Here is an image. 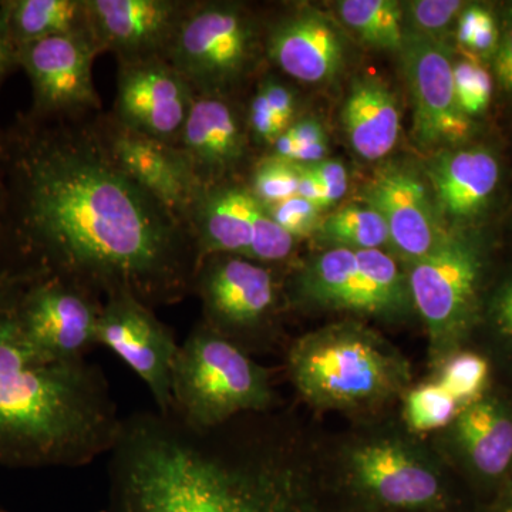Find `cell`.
<instances>
[{
  "label": "cell",
  "instance_id": "obj_14",
  "mask_svg": "<svg viewBox=\"0 0 512 512\" xmlns=\"http://www.w3.org/2000/svg\"><path fill=\"white\" fill-rule=\"evenodd\" d=\"M96 340L146 383L158 412L173 410V367L180 345L154 309L127 293L109 296L101 308Z\"/></svg>",
  "mask_w": 512,
  "mask_h": 512
},
{
  "label": "cell",
  "instance_id": "obj_34",
  "mask_svg": "<svg viewBox=\"0 0 512 512\" xmlns=\"http://www.w3.org/2000/svg\"><path fill=\"white\" fill-rule=\"evenodd\" d=\"M265 208L269 217L298 241L316 235L325 218L323 215L325 210L322 207L299 195Z\"/></svg>",
  "mask_w": 512,
  "mask_h": 512
},
{
  "label": "cell",
  "instance_id": "obj_9",
  "mask_svg": "<svg viewBox=\"0 0 512 512\" xmlns=\"http://www.w3.org/2000/svg\"><path fill=\"white\" fill-rule=\"evenodd\" d=\"M8 279L13 316L30 348L53 362L86 359L97 345L103 299L37 269H10Z\"/></svg>",
  "mask_w": 512,
  "mask_h": 512
},
{
  "label": "cell",
  "instance_id": "obj_2",
  "mask_svg": "<svg viewBox=\"0 0 512 512\" xmlns=\"http://www.w3.org/2000/svg\"><path fill=\"white\" fill-rule=\"evenodd\" d=\"M107 512L322 510L315 467L281 416L244 414L197 430L156 409L121 419Z\"/></svg>",
  "mask_w": 512,
  "mask_h": 512
},
{
  "label": "cell",
  "instance_id": "obj_10",
  "mask_svg": "<svg viewBox=\"0 0 512 512\" xmlns=\"http://www.w3.org/2000/svg\"><path fill=\"white\" fill-rule=\"evenodd\" d=\"M202 322L248 353L274 342L281 285L274 266L235 255L201 259L192 282Z\"/></svg>",
  "mask_w": 512,
  "mask_h": 512
},
{
  "label": "cell",
  "instance_id": "obj_13",
  "mask_svg": "<svg viewBox=\"0 0 512 512\" xmlns=\"http://www.w3.org/2000/svg\"><path fill=\"white\" fill-rule=\"evenodd\" d=\"M100 53L92 30L19 47V66L32 84L37 119L82 120L103 113L93 82V63Z\"/></svg>",
  "mask_w": 512,
  "mask_h": 512
},
{
  "label": "cell",
  "instance_id": "obj_1",
  "mask_svg": "<svg viewBox=\"0 0 512 512\" xmlns=\"http://www.w3.org/2000/svg\"><path fill=\"white\" fill-rule=\"evenodd\" d=\"M96 116L37 119L8 156L12 262L63 276L100 299L127 293L151 309L192 293L190 228L124 173Z\"/></svg>",
  "mask_w": 512,
  "mask_h": 512
},
{
  "label": "cell",
  "instance_id": "obj_11",
  "mask_svg": "<svg viewBox=\"0 0 512 512\" xmlns=\"http://www.w3.org/2000/svg\"><path fill=\"white\" fill-rule=\"evenodd\" d=\"M406 266L414 312L426 326L436 369L461 349L476 322L483 261L470 241L453 234L434 254Z\"/></svg>",
  "mask_w": 512,
  "mask_h": 512
},
{
  "label": "cell",
  "instance_id": "obj_3",
  "mask_svg": "<svg viewBox=\"0 0 512 512\" xmlns=\"http://www.w3.org/2000/svg\"><path fill=\"white\" fill-rule=\"evenodd\" d=\"M109 383L86 359L53 362L23 339L0 274V466L82 467L116 443Z\"/></svg>",
  "mask_w": 512,
  "mask_h": 512
},
{
  "label": "cell",
  "instance_id": "obj_19",
  "mask_svg": "<svg viewBox=\"0 0 512 512\" xmlns=\"http://www.w3.org/2000/svg\"><path fill=\"white\" fill-rule=\"evenodd\" d=\"M251 136L229 96L195 94L190 114L174 147L198 187L229 183L247 160Z\"/></svg>",
  "mask_w": 512,
  "mask_h": 512
},
{
  "label": "cell",
  "instance_id": "obj_41",
  "mask_svg": "<svg viewBox=\"0 0 512 512\" xmlns=\"http://www.w3.org/2000/svg\"><path fill=\"white\" fill-rule=\"evenodd\" d=\"M3 212H5V192L0 187V274L9 266L8 256L5 255L6 224H3Z\"/></svg>",
  "mask_w": 512,
  "mask_h": 512
},
{
  "label": "cell",
  "instance_id": "obj_39",
  "mask_svg": "<svg viewBox=\"0 0 512 512\" xmlns=\"http://www.w3.org/2000/svg\"><path fill=\"white\" fill-rule=\"evenodd\" d=\"M494 72L498 84L512 93V13L505 23L503 36L498 40L494 55Z\"/></svg>",
  "mask_w": 512,
  "mask_h": 512
},
{
  "label": "cell",
  "instance_id": "obj_27",
  "mask_svg": "<svg viewBox=\"0 0 512 512\" xmlns=\"http://www.w3.org/2000/svg\"><path fill=\"white\" fill-rule=\"evenodd\" d=\"M332 248L370 251L389 248V229L382 215L367 204H350L326 215L316 232Z\"/></svg>",
  "mask_w": 512,
  "mask_h": 512
},
{
  "label": "cell",
  "instance_id": "obj_15",
  "mask_svg": "<svg viewBox=\"0 0 512 512\" xmlns=\"http://www.w3.org/2000/svg\"><path fill=\"white\" fill-rule=\"evenodd\" d=\"M404 79L412 94L414 137L423 148L458 143L470 136L471 120L458 106L453 57L440 39L404 28Z\"/></svg>",
  "mask_w": 512,
  "mask_h": 512
},
{
  "label": "cell",
  "instance_id": "obj_5",
  "mask_svg": "<svg viewBox=\"0 0 512 512\" xmlns=\"http://www.w3.org/2000/svg\"><path fill=\"white\" fill-rule=\"evenodd\" d=\"M409 430H367L339 453L340 490L360 512H446L450 485L441 460Z\"/></svg>",
  "mask_w": 512,
  "mask_h": 512
},
{
  "label": "cell",
  "instance_id": "obj_42",
  "mask_svg": "<svg viewBox=\"0 0 512 512\" xmlns=\"http://www.w3.org/2000/svg\"><path fill=\"white\" fill-rule=\"evenodd\" d=\"M498 512H512V478L508 481V487L505 490L500 507H498Z\"/></svg>",
  "mask_w": 512,
  "mask_h": 512
},
{
  "label": "cell",
  "instance_id": "obj_37",
  "mask_svg": "<svg viewBox=\"0 0 512 512\" xmlns=\"http://www.w3.org/2000/svg\"><path fill=\"white\" fill-rule=\"evenodd\" d=\"M299 165L328 188L330 197L335 204L342 200L343 195L348 191V171L340 161L326 158L318 163Z\"/></svg>",
  "mask_w": 512,
  "mask_h": 512
},
{
  "label": "cell",
  "instance_id": "obj_16",
  "mask_svg": "<svg viewBox=\"0 0 512 512\" xmlns=\"http://www.w3.org/2000/svg\"><path fill=\"white\" fill-rule=\"evenodd\" d=\"M191 84L164 59L119 64L111 119L121 127L174 146L194 103Z\"/></svg>",
  "mask_w": 512,
  "mask_h": 512
},
{
  "label": "cell",
  "instance_id": "obj_12",
  "mask_svg": "<svg viewBox=\"0 0 512 512\" xmlns=\"http://www.w3.org/2000/svg\"><path fill=\"white\" fill-rule=\"evenodd\" d=\"M187 222L200 261L224 254L275 266L288 261L298 244L269 217L248 185L235 181L201 188Z\"/></svg>",
  "mask_w": 512,
  "mask_h": 512
},
{
  "label": "cell",
  "instance_id": "obj_7",
  "mask_svg": "<svg viewBox=\"0 0 512 512\" xmlns=\"http://www.w3.org/2000/svg\"><path fill=\"white\" fill-rule=\"evenodd\" d=\"M261 45L258 23L244 6L192 0L167 62L191 84L195 94L229 96L254 69Z\"/></svg>",
  "mask_w": 512,
  "mask_h": 512
},
{
  "label": "cell",
  "instance_id": "obj_40",
  "mask_svg": "<svg viewBox=\"0 0 512 512\" xmlns=\"http://www.w3.org/2000/svg\"><path fill=\"white\" fill-rule=\"evenodd\" d=\"M16 66H19L18 46L10 36L5 16L0 9V86Z\"/></svg>",
  "mask_w": 512,
  "mask_h": 512
},
{
  "label": "cell",
  "instance_id": "obj_21",
  "mask_svg": "<svg viewBox=\"0 0 512 512\" xmlns=\"http://www.w3.org/2000/svg\"><path fill=\"white\" fill-rule=\"evenodd\" d=\"M447 450L474 480L503 484L512 478V407L494 396L463 406L446 427Z\"/></svg>",
  "mask_w": 512,
  "mask_h": 512
},
{
  "label": "cell",
  "instance_id": "obj_33",
  "mask_svg": "<svg viewBox=\"0 0 512 512\" xmlns=\"http://www.w3.org/2000/svg\"><path fill=\"white\" fill-rule=\"evenodd\" d=\"M457 19V40L461 46L477 55H495L500 35L490 10L480 5L464 6Z\"/></svg>",
  "mask_w": 512,
  "mask_h": 512
},
{
  "label": "cell",
  "instance_id": "obj_35",
  "mask_svg": "<svg viewBox=\"0 0 512 512\" xmlns=\"http://www.w3.org/2000/svg\"><path fill=\"white\" fill-rule=\"evenodd\" d=\"M464 2L458 0H416L403 6L404 18L410 20V29L439 39L458 13Z\"/></svg>",
  "mask_w": 512,
  "mask_h": 512
},
{
  "label": "cell",
  "instance_id": "obj_8",
  "mask_svg": "<svg viewBox=\"0 0 512 512\" xmlns=\"http://www.w3.org/2000/svg\"><path fill=\"white\" fill-rule=\"evenodd\" d=\"M292 301L386 320L414 312L406 269L383 249L330 248L299 269Z\"/></svg>",
  "mask_w": 512,
  "mask_h": 512
},
{
  "label": "cell",
  "instance_id": "obj_23",
  "mask_svg": "<svg viewBox=\"0 0 512 512\" xmlns=\"http://www.w3.org/2000/svg\"><path fill=\"white\" fill-rule=\"evenodd\" d=\"M440 214L467 220L483 210L500 180V164L481 147L444 151L427 165Z\"/></svg>",
  "mask_w": 512,
  "mask_h": 512
},
{
  "label": "cell",
  "instance_id": "obj_26",
  "mask_svg": "<svg viewBox=\"0 0 512 512\" xmlns=\"http://www.w3.org/2000/svg\"><path fill=\"white\" fill-rule=\"evenodd\" d=\"M340 19L363 42L377 49L400 52L404 39L403 6L394 0H343Z\"/></svg>",
  "mask_w": 512,
  "mask_h": 512
},
{
  "label": "cell",
  "instance_id": "obj_29",
  "mask_svg": "<svg viewBox=\"0 0 512 512\" xmlns=\"http://www.w3.org/2000/svg\"><path fill=\"white\" fill-rule=\"evenodd\" d=\"M437 369V379L461 407L484 396L490 365L477 353L458 350L444 359Z\"/></svg>",
  "mask_w": 512,
  "mask_h": 512
},
{
  "label": "cell",
  "instance_id": "obj_20",
  "mask_svg": "<svg viewBox=\"0 0 512 512\" xmlns=\"http://www.w3.org/2000/svg\"><path fill=\"white\" fill-rule=\"evenodd\" d=\"M94 121L124 173L188 225V212L200 187L180 151L171 144L121 127L109 113L97 114Z\"/></svg>",
  "mask_w": 512,
  "mask_h": 512
},
{
  "label": "cell",
  "instance_id": "obj_22",
  "mask_svg": "<svg viewBox=\"0 0 512 512\" xmlns=\"http://www.w3.org/2000/svg\"><path fill=\"white\" fill-rule=\"evenodd\" d=\"M265 55L293 80L323 84L332 82L345 66L346 46L330 20L313 10H302L268 26Z\"/></svg>",
  "mask_w": 512,
  "mask_h": 512
},
{
  "label": "cell",
  "instance_id": "obj_18",
  "mask_svg": "<svg viewBox=\"0 0 512 512\" xmlns=\"http://www.w3.org/2000/svg\"><path fill=\"white\" fill-rule=\"evenodd\" d=\"M192 0H87L90 29L101 53L117 63L167 60Z\"/></svg>",
  "mask_w": 512,
  "mask_h": 512
},
{
  "label": "cell",
  "instance_id": "obj_17",
  "mask_svg": "<svg viewBox=\"0 0 512 512\" xmlns=\"http://www.w3.org/2000/svg\"><path fill=\"white\" fill-rule=\"evenodd\" d=\"M363 200L382 215L390 251L406 265L434 254L453 235L441 224L426 184L410 168L389 165L377 171L363 190Z\"/></svg>",
  "mask_w": 512,
  "mask_h": 512
},
{
  "label": "cell",
  "instance_id": "obj_43",
  "mask_svg": "<svg viewBox=\"0 0 512 512\" xmlns=\"http://www.w3.org/2000/svg\"><path fill=\"white\" fill-rule=\"evenodd\" d=\"M0 512H9V511L5 510V508L0 507Z\"/></svg>",
  "mask_w": 512,
  "mask_h": 512
},
{
  "label": "cell",
  "instance_id": "obj_30",
  "mask_svg": "<svg viewBox=\"0 0 512 512\" xmlns=\"http://www.w3.org/2000/svg\"><path fill=\"white\" fill-rule=\"evenodd\" d=\"M299 181L298 164L269 154L256 161L247 185L265 207H271L298 195Z\"/></svg>",
  "mask_w": 512,
  "mask_h": 512
},
{
  "label": "cell",
  "instance_id": "obj_25",
  "mask_svg": "<svg viewBox=\"0 0 512 512\" xmlns=\"http://www.w3.org/2000/svg\"><path fill=\"white\" fill-rule=\"evenodd\" d=\"M15 45L47 37L89 32L87 0H9L0 2Z\"/></svg>",
  "mask_w": 512,
  "mask_h": 512
},
{
  "label": "cell",
  "instance_id": "obj_44",
  "mask_svg": "<svg viewBox=\"0 0 512 512\" xmlns=\"http://www.w3.org/2000/svg\"><path fill=\"white\" fill-rule=\"evenodd\" d=\"M0 153H2V144H0Z\"/></svg>",
  "mask_w": 512,
  "mask_h": 512
},
{
  "label": "cell",
  "instance_id": "obj_31",
  "mask_svg": "<svg viewBox=\"0 0 512 512\" xmlns=\"http://www.w3.org/2000/svg\"><path fill=\"white\" fill-rule=\"evenodd\" d=\"M272 156L296 164H312L328 157V140L322 124L313 117L295 120L275 141Z\"/></svg>",
  "mask_w": 512,
  "mask_h": 512
},
{
  "label": "cell",
  "instance_id": "obj_32",
  "mask_svg": "<svg viewBox=\"0 0 512 512\" xmlns=\"http://www.w3.org/2000/svg\"><path fill=\"white\" fill-rule=\"evenodd\" d=\"M454 89L458 106L467 117L483 113L493 96V77L473 57L453 60Z\"/></svg>",
  "mask_w": 512,
  "mask_h": 512
},
{
  "label": "cell",
  "instance_id": "obj_28",
  "mask_svg": "<svg viewBox=\"0 0 512 512\" xmlns=\"http://www.w3.org/2000/svg\"><path fill=\"white\" fill-rule=\"evenodd\" d=\"M403 421L413 434L446 429L461 406L436 380L410 387L403 396Z\"/></svg>",
  "mask_w": 512,
  "mask_h": 512
},
{
  "label": "cell",
  "instance_id": "obj_36",
  "mask_svg": "<svg viewBox=\"0 0 512 512\" xmlns=\"http://www.w3.org/2000/svg\"><path fill=\"white\" fill-rule=\"evenodd\" d=\"M258 90L264 94L269 109L278 117V120L286 128L291 127L296 116L295 93L275 77H266L262 80L258 84Z\"/></svg>",
  "mask_w": 512,
  "mask_h": 512
},
{
  "label": "cell",
  "instance_id": "obj_4",
  "mask_svg": "<svg viewBox=\"0 0 512 512\" xmlns=\"http://www.w3.org/2000/svg\"><path fill=\"white\" fill-rule=\"evenodd\" d=\"M296 392L320 412L376 413L412 384L409 360L376 330L345 320L305 333L289 346Z\"/></svg>",
  "mask_w": 512,
  "mask_h": 512
},
{
  "label": "cell",
  "instance_id": "obj_6",
  "mask_svg": "<svg viewBox=\"0 0 512 512\" xmlns=\"http://www.w3.org/2000/svg\"><path fill=\"white\" fill-rule=\"evenodd\" d=\"M173 412L188 426L210 430L244 414L271 412V372L251 353L198 322L173 367Z\"/></svg>",
  "mask_w": 512,
  "mask_h": 512
},
{
  "label": "cell",
  "instance_id": "obj_24",
  "mask_svg": "<svg viewBox=\"0 0 512 512\" xmlns=\"http://www.w3.org/2000/svg\"><path fill=\"white\" fill-rule=\"evenodd\" d=\"M342 121L350 146L369 161L386 157L396 147L402 130L396 97L375 76L360 77L352 84Z\"/></svg>",
  "mask_w": 512,
  "mask_h": 512
},
{
  "label": "cell",
  "instance_id": "obj_38",
  "mask_svg": "<svg viewBox=\"0 0 512 512\" xmlns=\"http://www.w3.org/2000/svg\"><path fill=\"white\" fill-rule=\"evenodd\" d=\"M490 315L495 332L512 352V279L495 293Z\"/></svg>",
  "mask_w": 512,
  "mask_h": 512
}]
</instances>
